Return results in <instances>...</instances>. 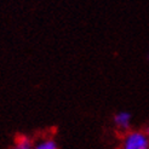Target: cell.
Here are the masks:
<instances>
[{
  "label": "cell",
  "instance_id": "cell-2",
  "mask_svg": "<svg viewBox=\"0 0 149 149\" xmlns=\"http://www.w3.org/2000/svg\"><path fill=\"white\" fill-rule=\"evenodd\" d=\"M113 125L118 132L125 133L132 129V114L129 110H119L113 115Z\"/></svg>",
  "mask_w": 149,
  "mask_h": 149
},
{
  "label": "cell",
  "instance_id": "cell-6",
  "mask_svg": "<svg viewBox=\"0 0 149 149\" xmlns=\"http://www.w3.org/2000/svg\"><path fill=\"white\" fill-rule=\"evenodd\" d=\"M147 59H148V62H149V50H148V54H147Z\"/></svg>",
  "mask_w": 149,
  "mask_h": 149
},
{
  "label": "cell",
  "instance_id": "cell-3",
  "mask_svg": "<svg viewBox=\"0 0 149 149\" xmlns=\"http://www.w3.org/2000/svg\"><path fill=\"white\" fill-rule=\"evenodd\" d=\"M33 149H58V143L51 136L41 137L40 139L33 143Z\"/></svg>",
  "mask_w": 149,
  "mask_h": 149
},
{
  "label": "cell",
  "instance_id": "cell-4",
  "mask_svg": "<svg viewBox=\"0 0 149 149\" xmlns=\"http://www.w3.org/2000/svg\"><path fill=\"white\" fill-rule=\"evenodd\" d=\"M33 143L34 142L28 136L19 135L15 141L13 149H33Z\"/></svg>",
  "mask_w": 149,
  "mask_h": 149
},
{
  "label": "cell",
  "instance_id": "cell-5",
  "mask_svg": "<svg viewBox=\"0 0 149 149\" xmlns=\"http://www.w3.org/2000/svg\"><path fill=\"white\" fill-rule=\"evenodd\" d=\"M143 130H144V132L147 133V135L149 136V124H147V125L144 126V127H143Z\"/></svg>",
  "mask_w": 149,
  "mask_h": 149
},
{
  "label": "cell",
  "instance_id": "cell-1",
  "mask_svg": "<svg viewBox=\"0 0 149 149\" xmlns=\"http://www.w3.org/2000/svg\"><path fill=\"white\" fill-rule=\"evenodd\" d=\"M120 149H149V136L143 129H131L123 133Z\"/></svg>",
  "mask_w": 149,
  "mask_h": 149
}]
</instances>
